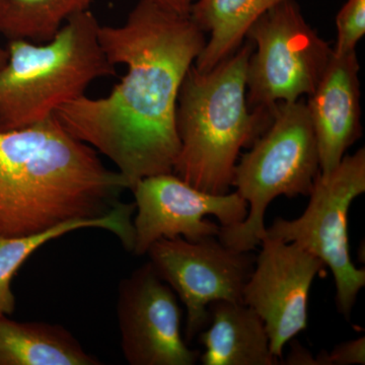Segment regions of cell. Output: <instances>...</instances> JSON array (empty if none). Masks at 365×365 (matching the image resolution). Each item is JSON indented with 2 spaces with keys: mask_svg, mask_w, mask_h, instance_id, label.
<instances>
[{
  "mask_svg": "<svg viewBox=\"0 0 365 365\" xmlns=\"http://www.w3.org/2000/svg\"><path fill=\"white\" fill-rule=\"evenodd\" d=\"M135 203L120 202L111 212L93 220H76L42 232L21 237H0V314L11 316L16 299L11 283L19 269L46 242L83 228H103L117 235L127 251L133 252L135 242L133 217Z\"/></svg>",
  "mask_w": 365,
  "mask_h": 365,
  "instance_id": "9a60e30c",
  "label": "cell"
},
{
  "mask_svg": "<svg viewBox=\"0 0 365 365\" xmlns=\"http://www.w3.org/2000/svg\"><path fill=\"white\" fill-rule=\"evenodd\" d=\"M253 47L251 42L241 46L209 71L193 64L180 90V150L173 173L206 193L230 192L241 150L251 148L271 121L270 111H252L247 102Z\"/></svg>",
  "mask_w": 365,
  "mask_h": 365,
  "instance_id": "3957f363",
  "label": "cell"
},
{
  "mask_svg": "<svg viewBox=\"0 0 365 365\" xmlns=\"http://www.w3.org/2000/svg\"><path fill=\"white\" fill-rule=\"evenodd\" d=\"M208 325L197 335L205 348L203 365H278L264 322L244 302H216L208 307Z\"/></svg>",
  "mask_w": 365,
  "mask_h": 365,
  "instance_id": "4fadbf2b",
  "label": "cell"
},
{
  "mask_svg": "<svg viewBox=\"0 0 365 365\" xmlns=\"http://www.w3.org/2000/svg\"><path fill=\"white\" fill-rule=\"evenodd\" d=\"M242 292V302L264 322L271 351L282 360L285 345L307 327L309 292L324 268L295 242L265 237Z\"/></svg>",
  "mask_w": 365,
  "mask_h": 365,
  "instance_id": "30bf717a",
  "label": "cell"
},
{
  "mask_svg": "<svg viewBox=\"0 0 365 365\" xmlns=\"http://www.w3.org/2000/svg\"><path fill=\"white\" fill-rule=\"evenodd\" d=\"M126 178L54 116L0 131V237H21L111 212Z\"/></svg>",
  "mask_w": 365,
  "mask_h": 365,
  "instance_id": "7a4b0ae2",
  "label": "cell"
},
{
  "mask_svg": "<svg viewBox=\"0 0 365 365\" xmlns=\"http://www.w3.org/2000/svg\"><path fill=\"white\" fill-rule=\"evenodd\" d=\"M267 128L237 160L235 192L248 203L246 220L220 227L217 237L228 248L251 252L265 239V215L277 197L309 196L319 173L318 143L307 104L274 106Z\"/></svg>",
  "mask_w": 365,
  "mask_h": 365,
  "instance_id": "5b68a950",
  "label": "cell"
},
{
  "mask_svg": "<svg viewBox=\"0 0 365 365\" xmlns=\"http://www.w3.org/2000/svg\"><path fill=\"white\" fill-rule=\"evenodd\" d=\"M93 0H4L0 34L7 40L51 41L72 16L90 11Z\"/></svg>",
  "mask_w": 365,
  "mask_h": 365,
  "instance_id": "e0dca14e",
  "label": "cell"
},
{
  "mask_svg": "<svg viewBox=\"0 0 365 365\" xmlns=\"http://www.w3.org/2000/svg\"><path fill=\"white\" fill-rule=\"evenodd\" d=\"M122 352L130 365H194L198 350L182 338L177 294L150 262L124 278L118 289Z\"/></svg>",
  "mask_w": 365,
  "mask_h": 365,
  "instance_id": "8fae6325",
  "label": "cell"
},
{
  "mask_svg": "<svg viewBox=\"0 0 365 365\" xmlns=\"http://www.w3.org/2000/svg\"><path fill=\"white\" fill-rule=\"evenodd\" d=\"M7 57H9V52L6 48L0 47V69L6 66Z\"/></svg>",
  "mask_w": 365,
  "mask_h": 365,
  "instance_id": "7402d4cb",
  "label": "cell"
},
{
  "mask_svg": "<svg viewBox=\"0 0 365 365\" xmlns=\"http://www.w3.org/2000/svg\"><path fill=\"white\" fill-rule=\"evenodd\" d=\"M337 39L333 53L343 55L355 51L365 34V0H347L336 16Z\"/></svg>",
  "mask_w": 365,
  "mask_h": 365,
  "instance_id": "ac0fdd59",
  "label": "cell"
},
{
  "mask_svg": "<svg viewBox=\"0 0 365 365\" xmlns=\"http://www.w3.org/2000/svg\"><path fill=\"white\" fill-rule=\"evenodd\" d=\"M283 1L287 0H195L190 19L202 32L210 33L194 62L197 71H211L234 54L251 26Z\"/></svg>",
  "mask_w": 365,
  "mask_h": 365,
  "instance_id": "2e32d148",
  "label": "cell"
},
{
  "mask_svg": "<svg viewBox=\"0 0 365 365\" xmlns=\"http://www.w3.org/2000/svg\"><path fill=\"white\" fill-rule=\"evenodd\" d=\"M98 41L126 74L107 97L83 96L55 117L111 160L131 189L143 178L173 173L180 150L178 98L205 37L190 16L140 0L123 25L100 26Z\"/></svg>",
  "mask_w": 365,
  "mask_h": 365,
  "instance_id": "6da1fadb",
  "label": "cell"
},
{
  "mask_svg": "<svg viewBox=\"0 0 365 365\" xmlns=\"http://www.w3.org/2000/svg\"><path fill=\"white\" fill-rule=\"evenodd\" d=\"M146 254L158 276L186 307V342L208 325L211 304L242 302V292L255 264L250 252L228 248L217 235L197 242L180 237L160 239Z\"/></svg>",
  "mask_w": 365,
  "mask_h": 365,
  "instance_id": "ba28073f",
  "label": "cell"
},
{
  "mask_svg": "<svg viewBox=\"0 0 365 365\" xmlns=\"http://www.w3.org/2000/svg\"><path fill=\"white\" fill-rule=\"evenodd\" d=\"M67 329L0 314V365H98Z\"/></svg>",
  "mask_w": 365,
  "mask_h": 365,
  "instance_id": "5bb4252c",
  "label": "cell"
},
{
  "mask_svg": "<svg viewBox=\"0 0 365 365\" xmlns=\"http://www.w3.org/2000/svg\"><path fill=\"white\" fill-rule=\"evenodd\" d=\"M318 365L365 364V338L346 341L336 345L332 351L322 350L316 356Z\"/></svg>",
  "mask_w": 365,
  "mask_h": 365,
  "instance_id": "d6986e66",
  "label": "cell"
},
{
  "mask_svg": "<svg viewBox=\"0 0 365 365\" xmlns=\"http://www.w3.org/2000/svg\"><path fill=\"white\" fill-rule=\"evenodd\" d=\"M247 37L255 45L247 68L252 111H270L278 103L311 95L332 58V48L307 24L294 0L269 9Z\"/></svg>",
  "mask_w": 365,
  "mask_h": 365,
  "instance_id": "52a82bcc",
  "label": "cell"
},
{
  "mask_svg": "<svg viewBox=\"0 0 365 365\" xmlns=\"http://www.w3.org/2000/svg\"><path fill=\"white\" fill-rule=\"evenodd\" d=\"M281 364L288 365H318L316 356H313L309 350L300 345L297 341L292 343L287 359L281 360Z\"/></svg>",
  "mask_w": 365,
  "mask_h": 365,
  "instance_id": "ffe728a7",
  "label": "cell"
},
{
  "mask_svg": "<svg viewBox=\"0 0 365 365\" xmlns=\"http://www.w3.org/2000/svg\"><path fill=\"white\" fill-rule=\"evenodd\" d=\"M356 51L335 55L309 96L307 111L318 143L319 173L335 169L362 135Z\"/></svg>",
  "mask_w": 365,
  "mask_h": 365,
  "instance_id": "7c38bea8",
  "label": "cell"
},
{
  "mask_svg": "<svg viewBox=\"0 0 365 365\" xmlns=\"http://www.w3.org/2000/svg\"><path fill=\"white\" fill-rule=\"evenodd\" d=\"M365 192V150L345 155L328 174L319 173L304 212L295 220L275 218L265 237L295 242L330 268L336 287V307L349 321L365 270L350 258L348 212L353 201Z\"/></svg>",
  "mask_w": 365,
  "mask_h": 365,
  "instance_id": "8992f818",
  "label": "cell"
},
{
  "mask_svg": "<svg viewBox=\"0 0 365 365\" xmlns=\"http://www.w3.org/2000/svg\"><path fill=\"white\" fill-rule=\"evenodd\" d=\"M2 2H4V0H0V6H1Z\"/></svg>",
  "mask_w": 365,
  "mask_h": 365,
  "instance_id": "603a6c76",
  "label": "cell"
},
{
  "mask_svg": "<svg viewBox=\"0 0 365 365\" xmlns=\"http://www.w3.org/2000/svg\"><path fill=\"white\" fill-rule=\"evenodd\" d=\"M130 190L135 197L136 256L148 253L160 239L197 242L215 237L220 227L240 225L248 215V203L237 192L206 193L174 173L143 178Z\"/></svg>",
  "mask_w": 365,
  "mask_h": 365,
  "instance_id": "9c48e42d",
  "label": "cell"
},
{
  "mask_svg": "<svg viewBox=\"0 0 365 365\" xmlns=\"http://www.w3.org/2000/svg\"><path fill=\"white\" fill-rule=\"evenodd\" d=\"M100 26L86 11L72 16L49 42L9 41L0 69V131L45 121L85 96L93 81L117 73L98 41Z\"/></svg>",
  "mask_w": 365,
  "mask_h": 365,
  "instance_id": "277c9868",
  "label": "cell"
},
{
  "mask_svg": "<svg viewBox=\"0 0 365 365\" xmlns=\"http://www.w3.org/2000/svg\"><path fill=\"white\" fill-rule=\"evenodd\" d=\"M158 6L180 16H189L195 0H151Z\"/></svg>",
  "mask_w": 365,
  "mask_h": 365,
  "instance_id": "44dd1931",
  "label": "cell"
}]
</instances>
